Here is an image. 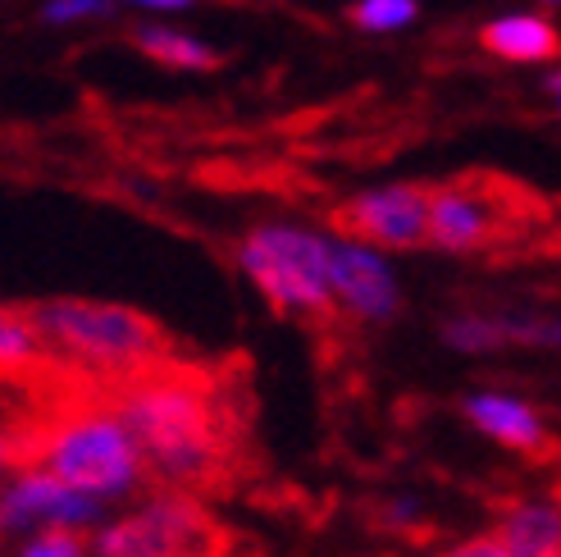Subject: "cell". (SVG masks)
<instances>
[{
  "instance_id": "6da1fadb",
  "label": "cell",
  "mask_w": 561,
  "mask_h": 557,
  "mask_svg": "<svg viewBox=\"0 0 561 557\" xmlns=\"http://www.w3.org/2000/svg\"><path fill=\"white\" fill-rule=\"evenodd\" d=\"M110 402L128 421L133 439L142 443L147 470L160 485L202 493L229 476L238 443L224 388L215 379L164 361L156 371L115 379Z\"/></svg>"
},
{
  "instance_id": "7a4b0ae2",
  "label": "cell",
  "mask_w": 561,
  "mask_h": 557,
  "mask_svg": "<svg viewBox=\"0 0 561 557\" xmlns=\"http://www.w3.org/2000/svg\"><path fill=\"white\" fill-rule=\"evenodd\" d=\"M55 361L92 379H128L174 361V339L137 306L101 297H50L23 306Z\"/></svg>"
},
{
  "instance_id": "3957f363",
  "label": "cell",
  "mask_w": 561,
  "mask_h": 557,
  "mask_svg": "<svg viewBox=\"0 0 561 557\" xmlns=\"http://www.w3.org/2000/svg\"><path fill=\"white\" fill-rule=\"evenodd\" d=\"M27 462L50 470L82 493L101 503H128L147 489L151 470L142 457V443L133 439L128 421L115 411V402L101 398H73L42 425V434L27 448ZM23 462V466H27Z\"/></svg>"
},
{
  "instance_id": "277c9868",
  "label": "cell",
  "mask_w": 561,
  "mask_h": 557,
  "mask_svg": "<svg viewBox=\"0 0 561 557\" xmlns=\"http://www.w3.org/2000/svg\"><path fill=\"white\" fill-rule=\"evenodd\" d=\"M238 270L251 278L278 316L297 320H329L339 316L333 302V234L293 225V219H265V225L247 229L238 242Z\"/></svg>"
},
{
  "instance_id": "5b68a950",
  "label": "cell",
  "mask_w": 561,
  "mask_h": 557,
  "mask_svg": "<svg viewBox=\"0 0 561 557\" xmlns=\"http://www.w3.org/2000/svg\"><path fill=\"white\" fill-rule=\"evenodd\" d=\"M92 557H224V525L210 516L202 493L160 485L128 512H110L88 535Z\"/></svg>"
},
{
  "instance_id": "8992f818",
  "label": "cell",
  "mask_w": 561,
  "mask_h": 557,
  "mask_svg": "<svg viewBox=\"0 0 561 557\" xmlns=\"http://www.w3.org/2000/svg\"><path fill=\"white\" fill-rule=\"evenodd\" d=\"M110 503L82 493L65 480H55L42 466H19L10 485L0 489V539L10 535H37V531H78L92 535L96 525H105Z\"/></svg>"
},
{
  "instance_id": "52a82bcc",
  "label": "cell",
  "mask_w": 561,
  "mask_h": 557,
  "mask_svg": "<svg viewBox=\"0 0 561 557\" xmlns=\"http://www.w3.org/2000/svg\"><path fill=\"white\" fill-rule=\"evenodd\" d=\"M333 229L343 238L370 242L379 252H411L430 242V187L388 183L347 197L333 211Z\"/></svg>"
},
{
  "instance_id": "ba28073f",
  "label": "cell",
  "mask_w": 561,
  "mask_h": 557,
  "mask_svg": "<svg viewBox=\"0 0 561 557\" xmlns=\"http://www.w3.org/2000/svg\"><path fill=\"white\" fill-rule=\"evenodd\" d=\"M333 302L339 311L352 316L356 325H392L402 316V284L392 274L388 257L370 242H356L333 234Z\"/></svg>"
},
{
  "instance_id": "9c48e42d",
  "label": "cell",
  "mask_w": 561,
  "mask_h": 557,
  "mask_svg": "<svg viewBox=\"0 0 561 557\" xmlns=\"http://www.w3.org/2000/svg\"><path fill=\"white\" fill-rule=\"evenodd\" d=\"M497 238V211L480 187H434L430 192V242L443 252H480Z\"/></svg>"
},
{
  "instance_id": "30bf717a",
  "label": "cell",
  "mask_w": 561,
  "mask_h": 557,
  "mask_svg": "<svg viewBox=\"0 0 561 557\" xmlns=\"http://www.w3.org/2000/svg\"><path fill=\"white\" fill-rule=\"evenodd\" d=\"M461 416L484 439L502 443V448H512V453H543L548 448V425H543L539 407L516 398V394H502V388H480V394H466Z\"/></svg>"
},
{
  "instance_id": "8fae6325",
  "label": "cell",
  "mask_w": 561,
  "mask_h": 557,
  "mask_svg": "<svg viewBox=\"0 0 561 557\" xmlns=\"http://www.w3.org/2000/svg\"><path fill=\"white\" fill-rule=\"evenodd\" d=\"M507 557H557L561 553V503H548V498H529V503H516L502 512L497 531Z\"/></svg>"
},
{
  "instance_id": "7c38bea8",
  "label": "cell",
  "mask_w": 561,
  "mask_h": 557,
  "mask_svg": "<svg viewBox=\"0 0 561 557\" xmlns=\"http://www.w3.org/2000/svg\"><path fill=\"white\" fill-rule=\"evenodd\" d=\"M484 50H493L497 60H512V65H543L561 55V33L539 19V14H507V19H493L484 33H480Z\"/></svg>"
},
{
  "instance_id": "4fadbf2b",
  "label": "cell",
  "mask_w": 561,
  "mask_h": 557,
  "mask_svg": "<svg viewBox=\"0 0 561 557\" xmlns=\"http://www.w3.org/2000/svg\"><path fill=\"white\" fill-rule=\"evenodd\" d=\"M133 42L142 46L151 60L160 65H170V69H192V73H206L219 65V55L215 46H206L202 37H192V33H179V27H164V23H147V27H137Z\"/></svg>"
},
{
  "instance_id": "5bb4252c",
  "label": "cell",
  "mask_w": 561,
  "mask_h": 557,
  "mask_svg": "<svg viewBox=\"0 0 561 557\" xmlns=\"http://www.w3.org/2000/svg\"><path fill=\"white\" fill-rule=\"evenodd\" d=\"M50 352L42 343L37 325L27 320V311L14 306H0V375H27V371H46Z\"/></svg>"
},
{
  "instance_id": "9a60e30c",
  "label": "cell",
  "mask_w": 561,
  "mask_h": 557,
  "mask_svg": "<svg viewBox=\"0 0 561 557\" xmlns=\"http://www.w3.org/2000/svg\"><path fill=\"white\" fill-rule=\"evenodd\" d=\"M438 339L447 352H461V356H493L507 348L497 311H453L438 325Z\"/></svg>"
},
{
  "instance_id": "2e32d148",
  "label": "cell",
  "mask_w": 561,
  "mask_h": 557,
  "mask_svg": "<svg viewBox=\"0 0 561 557\" xmlns=\"http://www.w3.org/2000/svg\"><path fill=\"white\" fill-rule=\"evenodd\" d=\"M507 348H539L552 352L561 348V316L557 311H497Z\"/></svg>"
},
{
  "instance_id": "e0dca14e",
  "label": "cell",
  "mask_w": 561,
  "mask_h": 557,
  "mask_svg": "<svg viewBox=\"0 0 561 557\" xmlns=\"http://www.w3.org/2000/svg\"><path fill=\"white\" fill-rule=\"evenodd\" d=\"M415 19V0H356L352 5V23L366 27V33H392V27H407Z\"/></svg>"
},
{
  "instance_id": "ac0fdd59",
  "label": "cell",
  "mask_w": 561,
  "mask_h": 557,
  "mask_svg": "<svg viewBox=\"0 0 561 557\" xmlns=\"http://www.w3.org/2000/svg\"><path fill=\"white\" fill-rule=\"evenodd\" d=\"M14 557H92V544L78 531H37L19 544Z\"/></svg>"
},
{
  "instance_id": "d6986e66",
  "label": "cell",
  "mask_w": 561,
  "mask_h": 557,
  "mask_svg": "<svg viewBox=\"0 0 561 557\" xmlns=\"http://www.w3.org/2000/svg\"><path fill=\"white\" fill-rule=\"evenodd\" d=\"M46 23H78V19H101L110 14V0H46Z\"/></svg>"
},
{
  "instance_id": "ffe728a7",
  "label": "cell",
  "mask_w": 561,
  "mask_h": 557,
  "mask_svg": "<svg viewBox=\"0 0 561 557\" xmlns=\"http://www.w3.org/2000/svg\"><path fill=\"white\" fill-rule=\"evenodd\" d=\"M379 521L383 531H415L420 521H425V508H420V498H388V503L379 508Z\"/></svg>"
},
{
  "instance_id": "44dd1931",
  "label": "cell",
  "mask_w": 561,
  "mask_h": 557,
  "mask_svg": "<svg viewBox=\"0 0 561 557\" xmlns=\"http://www.w3.org/2000/svg\"><path fill=\"white\" fill-rule=\"evenodd\" d=\"M434 557H507V548H502L497 535H470V539H461V544L438 548Z\"/></svg>"
},
{
  "instance_id": "7402d4cb",
  "label": "cell",
  "mask_w": 561,
  "mask_h": 557,
  "mask_svg": "<svg viewBox=\"0 0 561 557\" xmlns=\"http://www.w3.org/2000/svg\"><path fill=\"white\" fill-rule=\"evenodd\" d=\"M128 5H142V10H156V14H174V10H187L192 0H128Z\"/></svg>"
},
{
  "instance_id": "603a6c76",
  "label": "cell",
  "mask_w": 561,
  "mask_h": 557,
  "mask_svg": "<svg viewBox=\"0 0 561 557\" xmlns=\"http://www.w3.org/2000/svg\"><path fill=\"white\" fill-rule=\"evenodd\" d=\"M14 470H19V457H14V448H10V443H0V489L10 485V476H14Z\"/></svg>"
},
{
  "instance_id": "cb8c5ba5",
  "label": "cell",
  "mask_w": 561,
  "mask_h": 557,
  "mask_svg": "<svg viewBox=\"0 0 561 557\" xmlns=\"http://www.w3.org/2000/svg\"><path fill=\"white\" fill-rule=\"evenodd\" d=\"M548 96H552V101H557V110H561V73H552V78H548Z\"/></svg>"
},
{
  "instance_id": "d4e9b609",
  "label": "cell",
  "mask_w": 561,
  "mask_h": 557,
  "mask_svg": "<svg viewBox=\"0 0 561 557\" xmlns=\"http://www.w3.org/2000/svg\"><path fill=\"white\" fill-rule=\"evenodd\" d=\"M552 5H561V0H552Z\"/></svg>"
},
{
  "instance_id": "484cf974",
  "label": "cell",
  "mask_w": 561,
  "mask_h": 557,
  "mask_svg": "<svg viewBox=\"0 0 561 557\" xmlns=\"http://www.w3.org/2000/svg\"><path fill=\"white\" fill-rule=\"evenodd\" d=\"M557 557H561V553H557Z\"/></svg>"
}]
</instances>
